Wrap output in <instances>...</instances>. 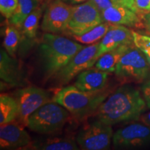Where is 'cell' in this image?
<instances>
[{"label": "cell", "instance_id": "obj_19", "mask_svg": "<svg viewBox=\"0 0 150 150\" xmlns=\"http://www.w3.org/2000/svg\"><path fill=\"white\" fill-rule=\"evenodd\" d=\"M29 149L39 150H76L79 149L74 140L70 138H49L41 142L31 143Z\"/></svg>", "mask_w": 150, "mask_h": 150}, {"label": "cell", "instance_id": "obj_13", "mask_svg": "<svg viewBox=\"0 0 150 150\" xmlns=\"http://www.w3.org/2000/svg\"><path fill=\"white\" fill-rule=\"evenodd\" d=\"M134 44L133 31L123 25L110 24L108 31L100 42L98 58L102 54L122 45Z\"/></svg>", "mask_w": 150, "mask_h": 150}, {"label": "cell", "instance_id": "obj_21", "mask_svg": "<svg viewBox=\"0 0 150 150\" xmlns=\"http://www.w3.org/2000/svg\"><path fill=\"white\" fill-rule=\"evenodd\" d=\"M109 27L110 24L104 22L83 34L71 35V37L72 38L73 40L79 43L87 45L95 44L104 38L105 34L108 31Z\"/></svg>", "mask_w": 150, "mask_h": 150}, {"label": "cell", "instance_id": "obj_10", "mask_svg": "<svg viewBox=\"0 0 150 150\" xmlns=\"http://www.w3.org/2000/svg\"><path fill=\"white\" fill-rule=\"evenodd\" d=\"M72 5L62 0H54L45 11L41 29L54 34L65 32L72 16Z\"/></svg>", "mask_w": 150, "mask_h": 150}, {"label": "cell", "instance_id": "obj_29", "mask_svg": "<svg viewBox=\"0 0 150 150\" xmlns=\"http://www.w3.org/2000/svg\"><path fill=\"white\" fill-rule=\"evenodd\" d=\"M122 4L124 6L131 9V11H133L135 13H139L136 7L135 0H122Z\"/></svg>", "mask_w": 150, "mask_h": 150}, {"label": "cell", "instance_id": "obj_23", "mask_svg": "<svg viewBox=\"0 0 150 150\" xmlns=\"http://www.w3.org/2000/svg\"><path fill=\"white\" fill-rule=\"evenodd\" d=\"M19 28L13 24H8L5 29L4 47L9 55L14 57L20 44L21 35Z\"/></svg>", "mask_w": 150, "mask_h": 150}, {"label": "cell", "instance_id": "obj_33", "mask_svg": "<svg viewBox=\"0 0 150 150\" xmlns=\"http://www.w3.org/2000/svg\"><path fill=\"white\" fill-rule=\"evenodd\" d=\"M144 24H145L146 29H147L148 33L150 35V23H146V22H144Z\"/></svg>", "mask_w": 150, "mask_h": 150}, {"label": "cell", "instance_id": "obj_16", "mask_svg": "<svg viewBox=\"0 0 150 150\" xmlns=\"http://www.w3.org/2000/svg\"><path fill=\"white\" fill-rule=\"evenodd\" d=\"M108 72L99 69H87L77 75L74 85L77 88L85 92H97L104 89L108 80Z\"/></svg>", "mask_w": 150, "mask_h": 150}, {"label": "cell", "instance_id": "obj_14", "mask_svg": "<svg viewBox=\"0 0 150 150\" xmlns=\"http://www.w3.org/2000/svg\"><path fill=\"white\" fill-rule=\"evenodd\" d=\"M0 78L1 82L13 87L25 84L24 72L19 63L2 48L0 51Z\"/></svg>", "mask_w": 150, "mask_h": 150}, {"label": "cell", "instance_id": "obj_8", "mask_svg": "<svg viewBox=\"0 0 150 150\" xmlns=\"http://www.w3.org/2000/svg\"><path fill=\"white\" fill-rule=\"evenodd\" d=\"M100 42L84 47L75 55L70 63L54 76L55 80L60 85L68 83L75 76L83 71L95 65L98 60V50Z\"/></svg>", "mask_w": 150, "mask_h": 150}, {"label": "cell", "instance_id": "obj_2", "mask_svg": "<svg viewBox=\"0 0 150 150\" xmlns=\"http://www.w3.org/2000/svg\"><path fill=\"white\" fill-rule=\"evenodd\" d=\"M83 47L81 44L66 37L45 33L38 48L45 76L47 79L54 77Z\"/></svg>", "mask_w": 150, "mask_h": 150}, {"label": "cell", "instance_id": "obj_7", "mask_svg": "<svg viewBox=\"0 0 150 150\" xmlns=\"http://www.w3.org/2000/svg\"><path fill=\"white\" fill-rule=\"evenodd\" d=\"M112 136L111 125L97 120L80 130L76 140L81 149L105 150L110 148Z\"/></svg>", "mask_w": 150, "mask_h": 150}, {"label": "cell", "instance_id": "obj_18", "mask_svg": "<svg viewBox=\"0 0 150 150\" xmlns=\"http://www.w3.org/2000/svg\"><path fill=\"white\" fill-rule=\"evenodd\" d=\"M43 0H19L18 8L13 15L8 19L9 24L21 29L22 24L26 18L35 8L42 5Z\"/></svg>", "mask_w": 150, "mask_h": 150}, {"label": "cell", "instance_id": "obj_1", "mask_svg": "<svg viewBox=\"0 0 150 150\" xmlns=\"http://www.w3.org/2000/svg\"><path fill=\"white\" fill-rule=\"evenodd\" d=\"M147 105L140 91L125 84L106 99L97 110V118L107 125L137 120Z\"/></svg>", "mask_w": 150, "mask_h": 150}, {"label": "cell", "instance_id": "obj_25", "mask_svg": "<svg viewBox=\"0 0 150 150\" xmlns=\"http://www.w3.org/2000/svg\"><path fill=\"white\" fill-rule=\"evenodd\" d=\"M19 0H0V12L6 19H10L18 8Z\"/></svg>", "mask_w": 150, "mask_h": 150}, {"label": "cell", "instance_id": "obj_12", "mask_svg": "<svg viewBox=\"0 0 150 150\" xmlns=\"http://www.w3.org/2000/svg\"><path fill=\"white\" fill-rule=\"evenodd\" d=\"M24 126V125H23ZM22 125L16 120L0 127L1 149H19L29 147L31 139Z\"/></svg>", "mask_w": 150, "mask_h": 150}, {"label": "cell", "instance_id": "obj_26", "mask_svg": "<svg viewBox=\"0 0 150 150\" xmlns=\"http://www.w3.org/2000/svg\"><path fill=\"white\" fill-rule=\"evenodd\" d=\"M141 91L142 97L145 99L147 107L150 108V73L146 79L142 82Z\"/></svg>", "mask_w": 150, "mask_h": 150}, {"label": "cell", "instance_id": "obj_11", "mask_svg": "<svg viewBox=\"0 0 150 150\" xmlns=\"http://www.w3.org/2000/svg\"><path fill=\"white\" fill-rule=\"evenodd\" d=\"M113 146L117 149L133 148L150 144V127L145 124H131L113 134Z\"/></svg>", "mask_w": 150, "mask_h": 150}, {"label": "cell", "instance_id": "obj_31", "mask_svg": "<svg viewBox=\"0 0 150 150\" xmlns=\"http://www.w3.org/2000/svg\"><path fill=\"white\" fill-rule=\"evenodd\" d=\"M64 2L70 5H76V4H82L83 2H86V1H88V0H62Z\"/></svg>", "mask_w": 150, "mask_h": 150}, {"label": "cell", "instance_id": "obj_27", "mask_svg": "<svg viewBox=\"0 0 150 150\" xmlns=\"http://www.w3.org/2000/svg\"><path fill=\"white\" fill-rule=\"evenodd\" d=\"M138 12L147 13L150 12V0H135Z\"/></svg>", "mask_w": 150, "mask_h": 150}, {"label": "cell", "instance_id": "obj_3", "mask_svg": "<svg viewBox=\"0 0 150 150\" xmlns=\"http://www.w3.org/2000/svg\"><path fill=\"white\" fill-rule=\"evenodd\" d=\"M109 95V91L85 92L75 86L60 89L52 101L61 105L74 117L82 118L96 111Z\"/></svg>", "mask_w": 150, "mask_h": 150}, {"label": "cell", "instance_id": "obj_20", "mask_svg": "<svg viewBox=\"0 0 150 150\" xmlns=\"http://www.w3.org/2000/svg\"><path fill=\"white\" fill-rule=\"evenodd\" d=\"M19 112L18 104L16 98L6 94L0 95V125L16 120Z\"/></svg>", "mask_w": 150, "mask_h": 150}, {"label": "cell", "instance_id": "obj_15", "mask_svg": "<svg viewBox=\"0 0 150 150\" xmlns=\"http://www.w3.org/2000/svg\"><path fill=\"white\" fill-rule=\"evenodd\" d=\"M101 13L104 22L110 24L137 28L142 26L138 13L124 6L114 4L102 11Z\"/></svg>", "mask_w": 150, "mask_h": 150}, {"label": "cell", "instance_id": "obj_4", "mask_svg": "<svg viewBox=\"0 0 150 150\" xmlns=\"http://www.w3.org/2000/svg\"><path fill=\"white\" fill-rule=\"evenodd\" d=\"M114 72L122 83H142L150 73V65L134 43L122 56Z\"/></svg>", "mask_w": 150, "mask_h": 150}, {"label": "cell", "instance_id": "obj_5", "mask_svg": "<svg viewBox=\"0 0 150 150\" xmlns=\"http://www.w3.org/2000/svg\"><path fill=\"white\" fill-rule=\"evenodd\" d=\"M68 110L57 103L50 102L33 112L27 127L40 134H50L61 130L69 117Z\"/></svg>", "mask_w": 150, "mask_h": 150}, {"label": "cell", "instance_id": "obj_9", "mask_svg": "<svg viewBox=\"0 0 150 150\" xmlns=\"http://www.w3.org/2000/svg\"><path fill=\"white\" fill-rule=\"evenodd\" d=\"M18 104V118L20 123L27 126L30 115L47 103L51 102L50 93L45 90L35 86L24 88L16 93Z\"/></svg>", "mask_w": 150, "mask_h": 150}, {"label": "cell", "instance_id": "obj_32", "mask_svg": "<svg viewBox=\"0 0 150 150\" xmlns=\"http://www.w3.org/2000/svg\"><path fill=\"white\" fill-rule=\"evenodd\" d=\"M143 20H144V22H146V23H150V12L145 14V16L143 17Z\"/></svg>", "mask_w": 150, "mask_h": 150}, {"label": "cell", "instance_id": "obj_22", "mask_svg": "<svg viewBox=\"0 0 150 150\" xmlns=\"http://www.w3.org/2000/svg\"><path fill=\"white\" fill-rule=\"evenodd\" d=\"M43 6L38 7L26 18L22 24L21 31L22 34L29 38H34L36 36L39 22L42 16Z\"/></svg>", "mask_w": 150, "mask_h": 150}, {"label": "cell", "instance_id": "obj_17", "mask_svg": "<svg viewBox=\"0 0 150 150\" xmlns=\"http://www.w3.org/2000/svg\"><path fill=\"white\" fill-rule=\"evenodd\" d=\"M131 45H122L102 54L95 64V67L108 73L115 72L117 63L122 56Z\"/></svg>", "mask_w": 150, "mask_h": 150}, {"label": "cell", "instance_id": "obj_6", "mask_svg": "<svg viewBox=\"0 0 150 150\" xmlns=\"http://www.w3.org/2000/svg\"><path fill=\"white\" fill-rule=\"evenodd\" d=\"M104 22L102 13L93 0L73 6L72 13L65 31L67 35H81Z\"/></svg>", "mask_w": 150, "mask_h": 150}, {"label": "cell", "instance_id": "obj_28", "mask_svg": "<svg viewBox=\"0 0 150 150\" xmlns=\"http://www.w3.org/2000/svg\"><path fill=\"white\" fill-rule=\"evenodd\" d=\"M101 13L114 5L111 0H93Z\"/></svg>", "mask_w": 150, "mask_h": 150}, {"label": "cell", "instance_id": "obj_30", "mask_svg": "<svg viewBox=\"0 0 150 150\" xmlns=\"http://www.w3.org/2000/svg\"><path fill=\"white\" fill-rule=\"evenodd\" d=\"M140 120H141L142 123L150 127V111L141 116L140 117Z\"/></svg>", "mask_w": 150, "mask_h": 150}, {"label": "cell", "instance_id": "obj_24", "mask_svg": "<svg viewBox=\"0 0 150 150\" xmlns=\"http://www.w3.org/2000/svg\"><path fill=\"white\" fill-rule=\"evenodd\" d=\"M134 43L145 54L150 65V36L133 31Z\"/></svg>", "mask_w": 150, "mask_h": 150}]
</instances>
